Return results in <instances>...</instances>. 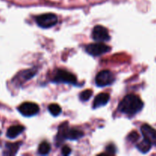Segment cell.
Listing matches in <instances>:
<instances>
[{
    "instance_id": "10",
    "label": "cell",
    "mask_w": 156,
    "mask_h": 156,
    "mask_svg": "<svg viewBox=\"0 0 156 156\" xmlns=\"http://www.w3.org/2000/svg\"><path fill=\"white\" fill-rule=\"evenodd\" d=\"M110 100V95L108 93H101L97 95L93 102V108L94 109L99 108L102 106H105Z\"/></svg>"
},
{
    "instance_id": "9",
    "label": "cell",
    "mask_w": 156,
    "mask_h": 156,
    "mask_svg": "<svg viewBox=\"0 0 156 156\" xmlns=\"http://www.w3.org/2000/svg\"><path fill=\"white\" fill-rule=\"evenodd\" d=\"M141 132L144 139L149 142L152 146H156V129L148 124L141 126Z\"/></svg>"
},
{
    "instance_id": "12",
    "label": "cell",
    "mask_w": 156,
    "mask_h": 156,
    "mask_svg": "<svg viewBox=\"0 0 156 156\" xmlns=\"http://www.w3.org/2000/svg\"><path fill=\"white\" fill-rule=\"evenodd\" d=\"M21 146V143H7L6 145L5 155H15Z\"/></svg>"
},
{
    "instance_id": "16",
    "label": "cell",
    "mask_w": 156,
    "mask_h": 156,
    "mask_svg": "<svg viewBox=\"0 0 156 156\" xmlns=\"http://www.w3.org/2000/svg\"><path fill=\"white\" fill-rule=\"evenodd\" d=\"M93 94V91L90 89L85 90V91H82V93L79 95V98H80L81 101H87L89 100L91 98Z\"/></svg>"
},
{
    "instance_id": "2",
    "label": "cell",
    "mask_w": 156,
    "mask_h": 156,
    "mask_svg": "<svg viewBox=\"0 0 156 156\" xmlns=\"http://www.w3.org/2000/svg\"><path fill=\"white\" fill-rule=\"evenodd\" d=\"M84 133L76 128H69L67 126H61L59 129L57 139L59 140H76L82 138Z\"/></svg>"
},
{
    "instance_id": "15",
    "label": "cell",
    "mask_w": 156,
    "mask_h": 156,
    "mask_svg": "<svg viewBox=\"0 0 156 156\" xmlns=\"http://www.w3.org/2000/svg\"><path fill=\"white\" fill-rule=\"evenodd\" d=\"M48 110L49 112L53 116H55V117L59 115L62 112V108L57 104H51V105H50L48 107Z\"/></svg>"
},
{
    "instance_id": "5",
    "label": "cell",
    "mask_w": 156,
    "mask_h": 156,
    "mask_svg": "<svg viewBox=\"0 0 156 156\" xmlns=\"http://www.w3.org/2000/svg\"><path fill=\"white\" fill-rule=\"evenodd\" d=\"M77 81L76 77L73 73L63 69H58L53 76V82L55 83L75 84Z\"/></svg>"
},
{
    "instance_id": "19",
    "label": "cell",
    "mask_w": 156,
    "mask_h": 156,
    "mask_svg": "<svg viewBox=\"0 0 156 156\" xmlns=\"http://www.w3.org/2000/svg\"><path fill=\"white\" fill-rule=\"evenodd\" d=\"M106 152L108 154H114L116 152V147L114 145H109V146H107Z\"/></svg>"
},
{
    "instance_id": "4",
    "label": "cell",
    "mask_w": 156,
    "mask_h": 156,
    "mask_svg": "<svg viewBox=\"0 0 156 156\" xmlns=\"http://www.w3.org/2000/svg\"><path fill=\"white\" fill-rule=\"evenodd\" d=\"M115 81V76L112 72L109 70H103L99 72L95 77L96 85L98 87H105L111 85Z\"/></svg>"
},
{
    "instance_id": "8",
    "label": "cell",
    "mask_w": 156,
    "mask_h": 156,
    "mask_svg": "<svg viewBox=\"0 0 156 156\" xmlns=\"http://www.w3.org/2000/svg\"><path fill=\"white\" fill-rule=\"evenodd\" d=\"M92 37L97 42H106L111 39L108 30L101 25H97L92 30Z\"/></svg>"
},
{
    "instance_id": "17",
    "label": "cell",
    "mask_w": 156,
    "mask_h": 156,
    "mask_svg": "<svg viewBox=\"0 0 156 156\" xmlns=\"http://www.w3.org/2000/svg\"><path fill=\"white\" fill-rule=\"evenodd\" d=\"M139 139V135L136 131H133L131 133H129V135L128 136V140L129 141H131L132 143H135L136 141H137Z\"/></svg>"
},
{
    "instance_id": "3",
    "label": "cell",
    "mask_w": 156,
    "mask_h": 156,
    "mask_svg": "<svg viewBox=\"0 0 156 156\" xmlns=\"http://www.w3.org/2000/svg\"><path fill=\"white\" fill-rule=\"evenodd\" d=\"M57 21V16L53 13L43 14L36 18L37 24L42 28H50V27L56 25Z\"/></svg>"
},
{
    "instance_id": "1",
    "label": "cell",
    "mask_w": 156,
    "mask_h": 156,
    "mask_svg": "<svg viewBox=\"0 0 156 156\" xmlns=\"http://www.w3.org/2000/svg\"><path fill=\"white\" fill-rule=\"evenodd\" d=\"M143 108V102L135 94H128L120 101L118 109L123 114L135 115Z\"/></svg>"
},
{
    "instance_id": "6",
    "label": "cell",
    "mask_w": 156,
    "mask_h": 156,
    "mask_svg": "<svg viewBox=\"0 0 156 156\" xmlns=\"http://www.w3.org/2000/svg\"><path fill=\"white\" fill-rule=\"evenodd\" d=\"M85 50H86V52L89 55H91V56H98L105 54L108 52H109L111 50V48L108 46L104 44L103 43L98 42L95 43V44H88L85 47Z\"/></svg>"
},
{
    "instance_id": "14",
    "label": "cell",
    "mask_w": 156,
    "mask_h": 156,
    "mask_svg": "<svg viewBox=\"0 0 156 156\" xmlns=\"http://www.w3.org/2000/svg\"><path fill=\"white\" fill-rule=\"evenodd\" d=\"M50 150H51V146L50 143L44 141L40 144L38 148V153L41 155H47L50 153Z\"/></svg>"
},
{
    "instance_id": "18",
    "label": "cell",
    "mask_w": 156,
    "mask_h": 156,
    "mask_svg": "<svg viewBox=\"0 0 156 156\" xmlns=\"http://www.w3.org/2000/svg\"><path fill=\"white\" fill-rule=\"evenodd\" d=\"M71 152H72V149H70L69 146H63V147H62V154L63 155H70V154H71Z\"/></svg>"
},
{
    "instance_id": "11",
    "label": "cell",
    "mask_w": 156,
    "mask_h": 156,
    "mask_svg": "<svg viewBox=\"0 0 156 156\" xmlns=\"http://www.w3.org/2000/svg\"><path fill=\"white\" fill-rule=\"evenodd\" d=\"M24 130V126H21V125H15V126H12L8 129L7 136L8 138L9 139H15L17 136L22 133L23 131Z\"/></svg>"
},
{
    "instance_id": "13",
    "label": "cell",
    "mask_w": 156,
    "mask_h": 156,
    "mask_svg": "<svg viewBox=\"0 0 156 156\" xmlns=\"http://www.w3.org/2000/svg\"><path fill=\"white\" fill-rule=\"evenodd\" d=\"M152 146V145L146 139H143V141H141L139 144L136 145V148L142 153H147L148 152H149Z\"/></svg>"
},
{
    "instance_id": "7",
    "label": "cell",
    "mask_w": 156,
    "mask_h": 156,
    "mask_svg": "<svg viewBox=\"0 0 156 156\" xmlns=\"http://www.w3.org/2000/svg\"><path fill=\"white\" fill-rule=\"evenodd\" d=\"M18 110L24 117H33L38 114L40 108L37 104L33 102H24L18 107Z\"/></svg>"
}]
</instances>
